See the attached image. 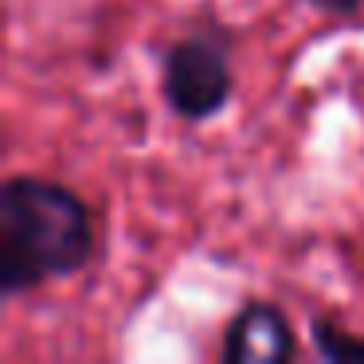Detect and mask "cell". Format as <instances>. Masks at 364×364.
Segmentation results:
<instances>
[{
  "label": "cell",
  "instance_id": "6da1fadb",
  "mask_svg": "<svg viewBox=\"0 0 364 364\" xmlns=\"http://www.w3.org/2000/svg\"><path fill=\"white\" fill-rule=\"evenodd\" d=\"M95 251L90 215L63 184L9 176L0 188V290L24 294L48 278L75 274Z\"/></svg>",
  "mask_w": 364,
  "mask_h": 364
},
{
  "label": "cell",
  "instance_id": "7a4b0ae2",
  "mask_svg": "<svg viewBox=\"0 0 364 364\" xmlns=\"http://www.w3.org/2000/svg\"><path fill=\"white\" fill-rule=\"evenodd\" d=\"M161 87H165V102L184 122H208L231 98L228 51L212 36H188V40L173 43L165 51Z\"/></svg>",
  "mask_w": 364,
  "mask_h": 364
},
{
  "label": "cell",
  "instance_id": "3957f363",
  "mask_svg": "<svg viewBox=\"0 0 364 364\" xmlns=\"http://www.w3.org/2000/svg\"><path fill=\"white\" fill-rule=\"evenodd\" d=\"M294 356V333L282 309L267 301H251L243 314L231 321L223 337V360L228 364H270Z\"/></svg>",
  "mask_w": 364,
  "mask_h": 364
},
{
  "label": "cell",
  "instance_id": "277c9868",
  "mask_svg": "<svg viewBox=\"0 0 364 364\" xmlns=\"http://www.w3.org/2000/svg\"><path fill=\"white\" fill-rule=\"evenodd\" d=\"M314 333H317V348H321L325 360H356V356H364V341L345 337V333H337L333 325L317 321Z\"/></svg>",
  "mask_w": 364,
  "mask_h": 364
},
{
  "label": "cell",
  "instance_id": "5b68a950",
  "mask_svg": "<svg viewBox=\"0 0 364 364\" xmlns=\"http://www.w3.org/2000/svg\"><path fill=\"white\" fill-rule=\"evenodd\" d=\"M309 4H317L321 12H333V16H348V12L360 9L364 0H309Z\"/></svg>",
  "mask_w": 364,
  "mask_h": 364
}]
</instances>
